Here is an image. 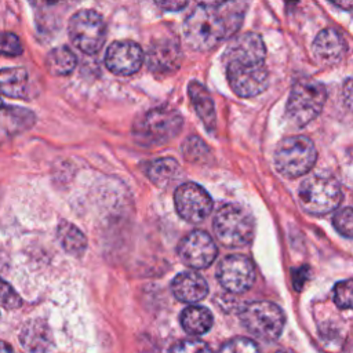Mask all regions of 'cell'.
<instances>
[{
	"label": "cell",
	"mask_w": 353,
	"mask_h": 353,
	"mask_svg": "<svg viewBox=\"0 0 353 353\" xmlns=\"http://www.w3.org/2000/svg\"><path fill=\"white\" fill-rule=\"evenodd\" d=\"M266 50L258 33L247 32L233 39L225 61L228 81L239 97L250 98L268 87L269 73L265 65Z\"/></svg>",
	"instance_id": "6da1fadb"
},
{
	"label": "cell",
	"mask_w": 353,
	"mask_h": 353,
	"mask_svg": "<svg viewBox=\"0 0 353 353\" xmlns=\"http://www.w3.org/2000/svg\"><path fill=\"white\" fill-rule=\"evenodd\" d=\"M228 33V25L216 7L197 6L183 22L186 43L200 51L216 47Z\"/></svg>",
	"instance_id": "7a4b0ae2"
},
{
	"label": "cell",
	"mask_w": 353,
	"mask_h": 353,
	"mask_svg": "<svg viewBox=\"0 0 353 353\" xmlns=\"http://www.w3.org/2000/svg\"><path fill=\"white\" fill-rule=\"evenodd\" d=\"M327 99V90L323 83L305 77L299 79L291 90L287 101L285 114L287 119L296 127H303L313 121Z\"/></svg>",
	"instance_id": "3957f363"
},
{
	"label": "cell",
	"mask_w": 353,
	"mask_h": 353,
	"mask_svg": "<svg viewBox=\"0 0 353 353\" xmlns=\"http://www.w3.org/2000/svg\"><path fill=\"white\" fill-rule=\"evenodd\" d=\"M317 160L313 141L305 135L284 138L276 148L274 165L287 178H298L309 172Z\"/></svg>",
	"instance_id": "277c9868"
},
{
	"label": "cell",
	"mask_w": 353,
	"mask_h": 353,
	"mask_svg": "<svg viewBox=\"0 0 353 353\" xmlns=\"http://www.w3.org/2000/svg\"><path fill=\"white\" fill-rule=\"evenodd\" d=\"M214 232L225 247L247 245L255 232L252 215L239 204H225L214 218Z\"/></svg>",
	"instance_id": "5b68a950"
},
{
	"label": "cell",
	"mask_w": 353,
	"mask_h": 353,
	"mask_svg": "<svg viewBox=\"0 0 353 353\" xmlns=\"http://www.w3.org/2000/svg\"><path fill=\"white\" fill-rule=\"evenodd\" d=\"M302 208L313 215H324L335 210L342 200V190L331 175L317 174L305 179L298 190Z\"/></svg>",
	"instance_id": "8992f818"
},
{
	"label": "cell",
	"mask_w": 353,
	"mask_h": 353,
	"mask_svg": "<svg viewBox=\"0 0 353 353\" xmlns=\"http://www.w3.org/2000/svg\"><path fill=\"white\" fill-rule=\"evenodd\" d=\"M240 320L245 330L258 339L276 341L285 324L283 310L269 301H254L247 303L240 312Z\"/></svg>",
	"instance_id": "52a82bcc"
},
{
	"label": "cell",
	"mask_w": 353,
	"mask_h": 353,
	"mask_svg": "<svg viewBox=\"0 0 353 353\" xmlns=\"http://www.w3.org/2000/svg\"><path fill=\"white\" fill-rule=\"evenodd\" d=\"M72 43L85 54H95L106 39V26L102 17L94 10H80L69 21Z\"/></svg>",
	"instance_id": "ba28073f"
},
{
	"label": "cell",
	"mask_w": 353,
	"mask_h": 353,
	"mask_svg": "<svg viewBox=\"0 0 353 353\" xmlns=\"http://www.w3.org/2000/svg\"><path fill=\"white\" fill-rule=\"evenodd\" d=\"M182 128V117L170 108H156L149 110L141 124L137 135L145 145H163L179 134Z\"/></svg>",
	"instance_id": "9c48e42d"
},
{
	"label": "cell",
	"mask_w": 353,
	"mask_h": 353,
	"mask_svg": "<svg viewBox=\"0 0 353 353\" xmlns=\"http://www.w3.org/2000/svg\"><path fill=\"white\" fill-rule=\"evenodd\" d=\"M174 201L179 216L190 223L203 222L212 210L210 194L204 188L193 182L179 185L175 190Z\"/></svg>",
	"instance_id": "30bf717a"
},
{
	"label": "cell",
	"mask_w": 353,
	"mask_h": 353,
	"mask_svg": "<svg viewBox=\"0 0 353 353\" xmlns=\"http://www.w3.org/2000/svg\"><path fill=\"white\" fill-rule=\"evenodd\" d=\"M216 277L221 285L232 294H243L255 280L252 262L244 255H229L218 266Z\"/></svg>",
	"instance_id": "8fae6325"
},
{
	"label": "cell",
	"mask_w": 353,
	"mask_h": 353,
	"mask_svg": "<svg viewBox=\"0 0 353 353\" xmlns=\"http://www.w3.org/2000/svg\"><path fill=\"white\" fill-rule=\"evenodd\" d=\"M179 258L193 269H204L214 262L218 250L214 240L203 230H193L178 245Z\"/></svg>",
	"instance_id": "7c38bea8"
},
{
	"label": "cell",
	"mask_w": 353,
	"mask_h": 353,
	"mask_svg": "<svg viewBox=\"0 0 353 353\" xmlns=\"http://www.w3.org/2000/svg\"><path fill=\"white\" fill-rule=\"evenodd\" d=\"M105 63L108 69L116 74H134L141 69L143 63L142 48L130 40L114 41L106 51Z\"/></svg>",
	"instance_id": "4fadbf2b"
},
{
	"label": "cell",
	"mask_w": 353,
	"mask_h": 353,
	"mask_svg": "<svg viewBox=\"0 0 353 353\" xmlns=\"http://www.w3.org/2000/svg\"><path fill=\"white\" fill-rule=\"evenodd\" d=\"M182 59L181 47L176 40L165 37L153 41L146 52V62L152 72L171 73L175 72Z\"/></svg>",
	"instance_id": "5bb4252c"
},
{
	"label": "cell",
	"mask_w": 353,
	"mask_h": 353,
	"mask_svg": "<svg viewBox=\"0 0 353 353\" xmlns=\"http://www.w3.org/2000/svg\"><path fill=\"white\" fill-rule=\"evenodd\" d=\"M313 52L316 58L325 65H335L341 62L346 52L347 44L341 32L335 29H323L313 41Z\"/></svg>",
	"instance_id": "9a60e30c"
},
{
	"label": "cell",
	"mask_w": 353,
	"mask_h": 353,
	"mask_svg": "<svg viewBox=\"0 0 353 353\" xmlns=\"http://www.w3.org/2000/svg\"><path fill=\"white\" fill-rule=\"evenodd\" d=\"M19 342L28 353H48L54 346V336L43 319H33L23 324Z\"/></svg>",
	"instance_id": "2e32d148"
},
{
	"label": "cell",
	"mask_w": 353,
	"mask_h": 353,
	"mask_svg": "<svg viewBox=\"0 0 353 353\" xmlns=\"http://www.w3.org/2000/svg\"><path fill=\"white\" fill-rule=\"evenodd\" d=\"M171 291L176 299L185 303H197L208 294V285L204 277L196 272H181L171 283Z\"/></svg>",
	"instance_id": "e0dca14e"
},
{
	"label": "cell",
	"mask_w": 353,
	"mask_h": 353,
	"mask_svg": "<svg viewBox=\"0 0 353 353\" xmlns=\"http://www.w3.org/2000/svg\"><path fill=\"white\" fill-rule=\"evenodd\" d=\"M34 120V113L25 108L0 106V145L29 130Z\"/></svg>",
	"instance_id": "ac0fdd59"
},
{
	"label": "cell",
	"mask_w": 353,
	"mask_h": 353,
	"mask_svg": "<svg viewBox=\"0 0 353 353\" xmlns=\"http://www.w3.org/2000/svg\"><path fill=\"white\" fill-rule=\"evenodd\" d=\"M188 92L197 116L201 119L207 130H214L216 124L215 106L207 88L199 81H192L188 87Z\"/></svg>",
	"instance_id": "d6986e66"
},
{
	"label": "cell",
	"mask_w": 353,
	"mask_h": 353,
	"mask_svg": "<svg viewBox=\"0 0 353 353\" xmlns=\"http://www.w3.org/2000/svg\"><path fill=\"white\" fill-rule=\"evenodd\" d=\"M29 76L23 68H6L0 70V92L8 98L25 99Z\"/></svg>",
	"instance_id": "ffe728a7"
},
{
	"label": "cell",
	"mask_w": 353,
	"mask_h": 353,
	"mask_svg": "<svg viewBox=\"0 0 353 353\" xmlns=\"http://www.w3.org/2000/svg\"><path fill=\"white\" fill-rule=\"evenodd\" d=\"M181 325L189 335H203L212 327V313L199 305H190L181 313Z\"/></svg>",
	"instance_id": "44dd1931"
},
{
	"label": "cell",
	"mask_w": 353,
	"mask_h": 353,
	"mask_svg": "<svg viewBox=\"0 0 353 353\" xmlns=\"http://www.w3.org/2000/svg\"><path fill=\"white\" fill-rule=\"evenodd\" d=\"M57 237L61 247L70 255L79 256L87 248V239L83 232L68 221L59 222L57 228Z\"/></svg>",
	"instance_id": "7402d4cb"
},
{
	"label": "cell",
	"mask_w": 353,
	"mask_h": 353,
	"mask_svg": "<svg viewBox=\"0 0 353 353\" xmlns=\"http://www.w3.org/2000/svg\"><path fill=\"white\" fill-rule=\"evenodd\" d=\"M145 172L154 185L164 188L179 175V164L172 157L156 159L146 165Z\"/></svg>",
	"instance_id": "603a6c76"
},
{
	"label": "cell",
	"mask_w": 353,
	"mask_h": 353,
	"mask_svg": "<svg viewBox=\"0 0 353 353\" xmlns=\"http://www.w3.org/2000/svg\"><path fill=\"white\" fill-rule=\"evenodd\" d=\"M77 59L68 47H57L51 50L46 58V66L54 76H66L76 68Z\"/></svg>",
	"instance_id": "cb8c5ba5"
},
{
	"label": "cell",
	"mask_w": 353,
	"mask_h": 353,
	"mask_svg": "<svg viewBox=\"0 0 353 353\" xmlns=\"http://www.w3.org/2000/svg\"><path fill=\"white\" fill-rule=\"evenodd\" d=\"M182 153L185 156V159H188L192 163H199L203 161L205 159H208L210 156V149L208 146L199 139L197 137H190L189 139H186L182 145Z\"/></svg>",
	"instance_id": "d4e9b609"
},
{
	"label": "cell",
	"mask_w": 353,
	"mask_h": 353,
	"mask_svg": "<svg viewBox=\"0 0 353 353\" xmlns=\"http://www.w3.org/2000/svg\"><path fill=\"white\" fill-rule=\"evenodd\" d=\"M218 353H261V350L252 339L244 338V336H236L225 342L219 347Z\"/></svg>",
	"instance_id": "484cf974"
},
{
	"label": "cell",
	"mask_w": 353,
	"mask_h": 353,
	"mask_svg": "<svg viewBox=\"0 0 353 353\" xmlns=\"http://www.w3.org/2000/svg\"><path fill=\"white\" fill-rule=\"evenodd\" d=\"M19 54H22L19 37L11 32H0V55L17 57Z\"/></svg>",
	"instance_id": "4316f807"
},
{
	"label": "cell",
	"mask_w": 353,
	"mask_h": 353,
	"mask_svg": "<svg viewBox=\"0 0 353 353\" xmlns=\"http://www.w3.org/2000/svg\"><path fill=\"white\" fill-rule=\"evenodd\" d=\"M335 229L345 237L350 239L353 233V212L350 207H345L339 210L332 219Z\"/></svg>",
	"instance_id": "83f0119b"
},
{
	"label": "cell",
	"mask_w": 353,
	"mask_h": 353,
	"mask_svg": "<svg viewBox=\"0 0 353 353\" xmlns=\"http://www.w3.org/2000/svg\"><path fill=\"white\" fill-rule=\"evenodd\" d=\"M22 305L19 294L4 280H0V306L8 310L18 309Z\"/></svg>",
	"instance_id": "f1b7e54d"
},
{
	"label": "cell",
	"mask_w": 353,
	"mask_h": 353,
	"mask_svg": "<svg viewBox=\"0 0 353 353\" xmlns=\"http://www.w3.org/2000/svg\"><path fill=\"white\" fill-rule=\"evenodd\" d=\"M352 279L336 283L334 288V301L341 309L352 307Z\"/></svg>",
	"instance_id": "f546056e"
},
{
	"label": "cell",
	"mask_w": 353,
	"mask_h": 353,
	"mask_svg": "<svg viewBox=\"0 0 353 353\" xmlns=\"http://www.w3.org/2000/svg\"><path fill=\"white\" fill-rule=\"evenodd\" d=\"M170 353H212L210 346L200 339H185L174 345Z\"/></svg>",
	"instance_id": "4dcf8cb0"
},
{
	"label": "cell",
	"mask_w": 353,
	"mask_h": 353,
	"mask_svg": "<svg viewBox=\"0 0 353 353\" xmlns=\"http://www.w3.org/2000/svg\"><path fill=\"white\" fill-rule=\"evenodd\" d=\"M154 3L161 7L163 10H167V11H178V10H182L188 0H154Z\"/></svg>",
	"instance_id": "1f68e13d"
},
{
	"label": "cell",
	"mask_w": 353,
	"mask_h": 353,
	"mask_svg": "<svg viewBox=\"0 0 353 353\" xmlns=\"http://www.w3.org/2000/svg\"><path fill=\"white\" fill-rule=\"evenodd\" d=\"M201 6H208V7H218L223 3H226L228 0H197Z\"/></svg>",
	"instance_id": "d6a6232c"
},
{
	"label": "cell",
	"mask_w": 353,
	"mask_h": 353,
	"mask_svg": "<svg viewBox=\"0 0 353 353\" xmlns=\"http://www.w3.org/2000/svg\"><path fill=\"white\" fill-rule=\"evenodd\" d=\"M335 6L343 8V10H350L352 4H353V0H331Z\"/></svg>",
	"instance_id": "836d02e7"
},
{
	"label": "cell",
	"mask_w": 353,
	"mask_h": 353,
	"mask_svg": "<svg viewBox=\"0 0 353 353\" xmlns=\"http://www.w3.org/2000/svg\"><path fill=\"white\" fill-rule=\"evenodd\" d=\"M33 6L36 7H44V6H50V4H54L57 3L58 0H29Z\"/></svg>",
	"instance_id": "e575fe53"
},
{
	"label": "cell",
	"mask_w": 353,
	"mask_h": 353,
	"mask_svg": "<svg viewBox=\"0 0 353 353\" xmlns=\"http://www.w3.org/2000/svg\"><path fill=\"white\" fill-rule=\"evenodd\" d=\"M0 353H14V350L8 343L0 341Z\"/></svg>",
	"instance_id": "d590c367"
},
{
	"label": "cell",
	"mask_w": 353,
	"mask_h": 353,
	"mask_svg": "<svg viewBox=\"0 0 353 353\" xmlns=\"http://www.w3.org/2000/svg\"><path fill=\"white\" fill-rule=\"evenodd\" d=\"M276 353H294L292 350H279V352H276Z\"/></svg>",
	"instance_id": "8d00e7d4"
},
{
	"label": "cell",
	"mask_w": 353,
	"mask_h": 353,
	"mask_svg": "<svg viewBox=\"0 0 353 353\" xmlns=\"http://www.w3.org/2000/svg\"><path fill=\"white\" fill-rule=\"evenodd\" d=\"M0 106H1V98H0Z\"/></svg>",
	"instance_id": "74e56055"
}]
</instances>
